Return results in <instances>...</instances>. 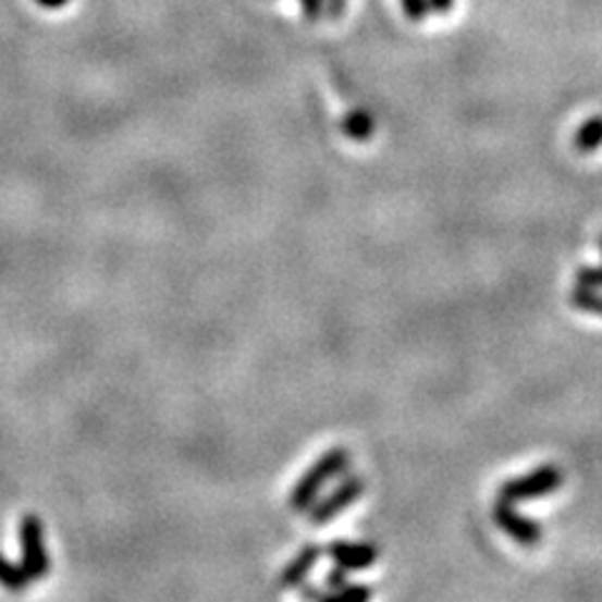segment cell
I'll list each match as a JSON object with an SVG mask.
<instances>
[{
    "instance_id": "9a60e30c",
    "label": "cell",
    "mask_w": 602,
    "mask_h": 602,
    "mask_svg": "<svg viewBox=\"0 0 602 602\" xmlns=\"http://www.w3.org/2000/svg\"><path fill=\"white\" fill-rule=\"evenodd\" d=\"M302 11L307 15V21H319L327 11V0H299Z\"/></svg>"
},
{
    "instance_id": "ac0fdd59",
    "label": "cell",
    "mask_w": 602,
    "mask_h": 602,
    "mask_svg": "<svg viewBox=\"0 0 602 602\" xmlns=\"http://www.w3.org/2000/svg\"><path fill=\"white\" fill-rule=\"evenodd\" d=\"M452 5H455V0H430V8L437 13H450Z\"/></svg>"
},
{
    "instance_id": "d6986e66",
    "label": "cell",
    "mask_w": 602,
    "mask_h": 602,
    "mask_svg": "<svg viewBox=\"0 0 602 602\" xmlns=\"http://www.w3.org/2000/svg\"><path fill=\"white\" fill-rule=\"evenodd\" d=\"M40 8H48V11H56V8L69 5V0H36Z\"/></svg>"
},
{
    "instance_id": "5b68a950",
    "label": "cell",
    "mask_w": 602,
    "mask_h": 602,
    "mask_svg": "<svg viewBox=\"0 0 602 602\" xmlns=\"http://www.w3.org/2000/svg\"><path fill=\"white\" fill-rule=\"evenodd\" d=\"M492 519L502 532H507L523 548H535L542 540V535H545V530L532 517L517 513L509 502L497 500V505L492 509Z\"/></svg>"
},
{
    "instance_id": "8992f818",
    "label": "cell",
    "mask_w": 602,
    "mask_h": 602,
    "mask_svg": "<svg viewBox=\"0 0 602 602\" xmlns=\"http://www.w3.org/2000/svg\"><path fill=\"white\" fill-rule=\"evenodd\" d=\"M327 555L334 560V565L344 567V570H369L377 563L379 550L369 542H349V540H334L327 548Z\"/></svg>"
},
{
    "instance_id": "7a4b0ae2",
    "label": "cell",
    "mask_w": 602,
    "mask_h": 602,
    "mask_svg": "<svg viewBox=\"0 0 602 602\" xmlns=\"http://www.w3.org/2000/svg\"><path fill=\"white\" fill-rule=\"evenodd\" d=\"M560 488H563V472H560L555 465H542L538 469H532V472L513 477V480L502 484L500 500L515 505V502L545 497V494H552Z\"/></svg>"
},
{
    "instance_id": "52a82bcc",
    "label": "cell",
    "mask_w": 602,
    "mask_h": 602,
    "mask_svg": "<svg viewBox=\"0 0 602 602\" xmlns=\"http://www.w3.org/2000/svg\"><path fill=\"white\" fill-rule=\"evenodd\" d=\"M321 557V548L317 545H307L296 552V557L288 563L282 573L277 577V588L279 590H296L302 588L304 582H307L309 573L315 570V565L319 563Z\"/></svg>"
},
{
    "instance_id": "277c9868",
    "label": "cell",
    "mask_w": 602,
    "mask_h": 602,
    "mask_svg": "<svg viewBox=\"0 0 602 602\" xmlns=\"http://www.w3.org/2000/svg\"><path fill=\"white\" fill-rule=\"evenodd\" d=\"M365 490H367L365 477H357V475L346 477V480L332 494H327L324 500H317L315 505L309 507V523L315 527L329 525L336 515H342L344 509H349L354 502L365 494Z\"/></svg>"
},
{
    "instance_id": "e0dca14e",
    "label": "cell",
    "mask_w": 602,
    "mask_h": 602,
    "mask_svg": "<svg viewBox=\"0 0 602 602\" xmlns=\"http://www.w3.org/2000/svg\"><path fill=\"white\" fill-rule=\"evenodd\" d=\"M344 8H346V0H327V13L332 15V19L344 15Z\"/></svg>"
},
{
    "instance_id": "2e32d148",
    "label": "cell",
    "mask_w": 602,
    "mask_h": 602,
    "mask_svg": "<svg viewBox=\"0 0 602 602\" xmlns=\"http://www.w3.org/2000/svg\"><path fill=\"white\" fill-rule=\"evenodd\" d=\"M346 582H349V570H344V567L336 565L334 570H329V573H327V585H329V588H332V590L344 588Z\"/></svg>"
},
{
    "instance_id": "5bb4252c",
    "label": "cell",
    "mask_w": 602,
    "mask_h": 602,
    "mask_svg": "<svg viewBox=\"0 0 602 602\" xmlns=\"http://www.w3.org/2000/svg\"><path fill=\"white\" fill-rule=\"evenodd\" d=\"M600 246H602V236H600ZM575 282H577V286L602 288V267H598V269H590V267L580 269V271H577Z\"/></svg>"
},
{
    "instance_id": "30bf717a",
    "label": "cell",
    "mask_w": 602,
    "mask_h": 602,
    "mask_svg": "<svg viewBox=\"0 0 602 602\" xmlns=\"http://www.w3.org/2000/svg\"><path fill=\"white\" fill-rule=\"evenodd\" d=\"M0 585L11 592H21L30 585V575L26 573V567L19 563H11L3 552H0Z\"/></svg>"
},
{
    "instance_id": "3957f363",
    "label": "cell",
    "mask_w": 602,
    "mask_h": 602,
    "mask_svg": "<svg viewBox=\"0 0 602 602\" xmlns=\"http://www.w3.org/2000/svg\"><path fill=\"white\" fill-rule=\"evenodd\" d=\"M21 538V565L26 567L30 580H44L51 573V557L46 550V530L40 517L26 515L19 527Z\"/></svg>"
},
{
    "instance_id": "7c38bea8",
    "label": "cell",
    "mask_w": 602,
    "mask_h": 602,
    "mask_svg": "<svg viewBox=\"0 0 602 602\" xmlns=\"http://www.w3.org/2000/svg\"><path fill=\"white\" fill-rule=\"evenodd\" d=\"M570 304H573L575 309L588 311V315L602 317V294H598L595 288L575 286L573 294H570Z\"/></svg>"
},
{
    "instance_id": "8fae6325",
    "label": "cell",
    "mask_w": 602,
    "mask_h": 602,
    "mask_svg": "<svg viewBox=\"0 0 602 602\" xmlns=\"http://www.w3.org/2000/svg\"><path fill=\"white\" fill-rule=\"evenodd\" d=\"M344 134L354 138V142H367L369 136L374 134V119L367 111H352L342 121Z\"/></svg>"
},
{
    "instance_id": "6da1fadb",
    "label": "cell",
    "mask_w": 602,
    "mask_h": 602,
    "mask_svg": "<svg viewBox=\"0 0 602 602\" xmlns=\"http://www.w3.org/2000/svg\"><path fill=\"white\" fill-rule=\"evenodd\" d=\"M349 462H352V455H349V450H344V447H334V450L324 452V455H321L315 465H311L307 472L302 475V480L294 484L292 497H288V507H292L294 513H304V509H309L319 500V494L327 488V482H332L334 477L346 472Z\"/></svg>"
},
{
    "instance_id": "ba28073f",
    "label": "cell",
    "mask_w": 602,
    "mask_h": 602,
    "mask_svg": "<svg viewBox=\"0 0 602 602\" xmlns=\"http://www.w3.org/2000/svg\"><path fill=\"white\" fill-rule=\"evenodd\" d=\"M302 598L307 600H334V602H367L369 598H372V588H367V585H352L346 582L344 588H336L332 592L327 590H319V588H304L302 585Z\"/></svg>"
},
{
    "instance_id": "9c48e42d",
    "label": "cell",
    "mask_w": 602,
    "mask_h": 602,
    "mask_svg": "<svg viewBox=\"0 0 602 602\" xmlns=\"http://www.w3.org/2000/svg\"><path fill=\"white\" fill-rule=\"evenodd\" d=\"M573 146L575 151L580 153H592L595 148L602 146V115H592V119L585 121L582 126L575 131Z\"/></svg>"
},
{
    "instance_id": "4fadbf2b",
    "label": "cell",
    "mask_w": 602,
    "mask_h": 602,
    "mask_svg": "<svg viewBox=\"0 0 602 602\" xmlns=\"http://www.w3.org/2000/svg\"><path fill=\"white\" fill-rule=\"evenodd\" d=\"M402 11L407 13L409 21L419 23L427 19V13H430L432 8H430V0H402Z\"/></svg>"
}]
</instances>
